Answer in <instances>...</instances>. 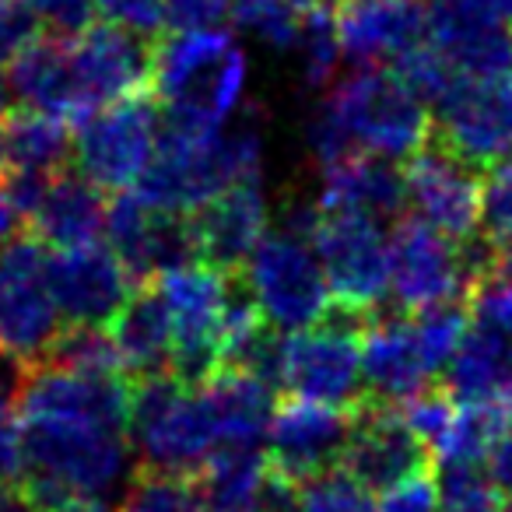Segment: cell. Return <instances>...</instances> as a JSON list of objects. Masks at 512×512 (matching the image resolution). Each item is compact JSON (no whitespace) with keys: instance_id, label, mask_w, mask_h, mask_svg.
<instances>
[{"instance_id":"36","label":"cell","mask_w":512,"mask_h":512,"mask_svg":"<svg viewBox=\"0 0 512 512\" xmlns=\"http://www.w3.org/2000/svg\"><path fill=\"white\" fill-rule=\"evenodd\" d=\"M299 53H302V67H306V85L309 88H323L330 78L337 74L341 64V39H337V25H334V11L316 4L313 11L302 15V29H299Z\"/></svg>"},{"instance_id":"35","label":"cell","mask_w":512,"mask_h":512,"mask_svg":"<svg viewBox=\"0 0 512 512\" xmlns=\"http://www.w3.org/2000/svg\"><path fill=\"white\" fill-rule=\"evenodd\" d=\"M467 302H449V306H435L425 309V313L411 316V330H414V344H418L421 358L432 369V376H439L442 369H449L456 348L467 337Z\"/></svg>"},{"instance_id":"1","label":"cell","mask_w":512,"mask_h":512,"mask_svg":"<svg viewBox=\"0 0 512 512\" xmlns=\"http://www.w3.org/2000/svg\"><path fill=\"white\" fill-rule=\"evenodd\" d=\"M260 155V127L249 116L232 130H190L165 120L134 193L155 211L193 214L232 186L260 179Z\"/></svg>"},{"instance_id":"23","label":"cell","mask_w":512,"mask_h":512,"mask_svg":"<svg viewBox=\"0 0 512 512\" xmlns=\"http://www.w3.org/2000/svg\"><path fill=\"white\" fill-rule=\"evenodd\" d=\"M362 379L365 397L383 407L411 404L432 390L435 376L414 344L411 316H372L362 334Z\"/></svg>"},{"instance_id":"58","label":"cell","mask_w":512,"mask_h":512,"mask_svg":"<svg viewBox=\"0 0 512 512\" xmlns=\"http://www.w3.org/2000/svg\"><path fill=\"white\" fill-rule=\"evenodd\" d=\"M505 407H509V418H512V393H509V397H505Z\"/></svg>"},{"instance_id":"18","label":"cell","mask_w":512,"mask_h":512,"mask_svg":"<svg viewBox=\"0 0 512 512\" xmlns=\"http://www.w3.org/2000/svg\"><path fill=\"white\" fill-rule=\"evenodd\" d=\"M46 281L60 316L71 327H109L137 288L127 267L120 264V256L106 246L53 253Z\"/></svg>"},{"instance_id":"7","label":"cell","mask_w":512,"mask_h":512,"mask_svg":"<svg viewBox=\"0 0 512 512\" xmlns=\"http://www.w3.org/2000/svg\"><path fill=\"white\" fill-rule=\"evenodd\" d=\"M239 278L260 306L264 320L281 334H299V330L316 327L334 306L320 256L313 253L309 242L288 232L267 235L246 260Z\"/></svg>"},{"instance_id":"43","label":"cell","mask_w":512,"mask_h":512,"mask_svg":"<svg viewBox=\"0 0 512 512\" xmlns=\"http://www.w3.org/2000/svg\"><path fill=\"white\" fill-rule=\"evenodd\" d=\"M36 11L43 36L60 43H78L85 32L95 29V0H29Z\"/></svg>"},{"instance_id":"24","label":"cell","mask_w":512,"mask_h":512,"mask_svg":"<svg viewBox=\"0 0 512 512\" xmlns=\"http://www.w3.org/2000/svg\"><path fill=\"white\" fill-rule=\"evenodd\" d=\"M407 207V183L404 172L390 158L379 155H355L348 162L334 165L323 176L320 211L323 214H362L376 221H404Z\"/></svg>"},{"instance_id":"16","label":"cell","mask_w":512,"mask_h":512,"mask_svg":"<svg viewBox=\"0 0 512 512\" xmlns=\"http://www.w3.org/2000/svg\"><path fill=\"white\" fill-rule=\"evenodd\" d=\"M155 46L158 43H151V39L113 29L106 22L95 25L92 32H85L78 43H71L85 120L99 113V109L113 106V102L151 92Z\"/></svg>"},{"instance_id":"48","label":"cell","mask_w":512,"mask_h":512,"mask_svg":"<svg viewBox=\"0 0 512 512\" xmlns=\"http://www.w3.org/2000/svg\"><path fill=\"white\" fill-rule=\"evenodd\" d=\"M25 477V453H22V414L18 404L0 400V484Z\"/></svg>"},{"instance_id":"31","label":"cell","mask_w":512,"mask_h":512,"mask_svg":"<svg viewBox=\"0 0 512 512\" xmlns=\"http://www.w3.org/2000/svg\"><path fill=\"white\" fill-rule=\"evenodd\" d=\"M271 463L264 446H218L200 467L197 481L211 512H249L260 498Z\"/></svg>"},{"instance_id":"44","label":"cell","mask_w":512,"mask_h":512,"mask_svg":"<svg viewBox=\"0 0 512 512\" xmlns=\"http://www.w3.org/2000/svg\"><path fill=\"white\" fill-rule=\"evenodd\" d=\"M95 11L113 29L134 32L141 39L158 43L165 32V4L162 0H95Z\"/></svg>"},{"instance_id":"19","label":"cell","mask_w":512,"mask_h":512,"mask_svg":"<svg viewBox=\"0 0 512 512\" xmlns=\"http://www.w3.org/2000/svg\"><path fill=\"white\" fill-rule=\"evenodd\" d=\"M22 418H60L81 425L127 432L130 376H78V372L32 365L29 386L18 404Z\"/></svg>"},{"instance_id":"20","label":"cell","mask_w":512,"mask_h":512,"mask_svg":"<svg viewBox=\"0 0 512 512\" xmlns=\"http://www.w3.org/2000/svg\"><path fill=\"white\" fill-rule=\"evenodd\" d=\"M432 463L435 460L428 446L411 432V425L397 407H383L369 400L355 411V428H351L341 467L362 488L390 491L393 484L421 474Z\"/></svg>"},{"instance_id":"56","label":"cell","mask_w":512,"mask_h":512,"mask_svg":"<svg viewBox=\"0 0 512 512\" xmlns=\"http://www.w3.org/2000/svg\"><path fill=\"white\" fill-rule=\"evenodd\" d=\"M60 512H109V509H106V502H88V498H81V502H71Z\"/></svg>"},{"instance_id":"30","label":"cell","mask_w":512,"mask_h":512,"mask_svg":"<svg viewBox=\"0 0 512 512\" xmlns=\"http://www.w3.org/2000/svg\"><path fill=\"white\" fill-rule=\"evenodd\" d=\"M0 155H4V169L57 176L74 158L71 123L32 113V109H15L0 123Z\"/></svg>"},{"instance_id":"22","label":"cell","mask_w":512,"mask_h":512,"mask_svg":"<svg viewBox=\"0 0 512 512\" xmlns=\"http://www.w3.org/2000/svg\"><path fill=\"white\" fill-rule=\"evenodd\" d=\"M190 225L197 235L200 264L214 267L225 278L242 274L256 246L267 239V197L260 179H249L214 197L190 214Z\"/></svg>"},{"instance_id":"53","label":"cell","mask_w":512,"mask_h":512,"mask_svg":"<svg viewBox=\"0 0 512 512\" xmlns=\"http://www.w3.org/2000/svg\"><path fill=\"white\" fill-rule=\"evenodd\" d=\"M470 4L488 18H495V22L512 25V0H470Z\"/></svg>"},{"instance_id":"21","label":"cell","mask_w":512,"mask_h":512,"mask_svg":"<svg viewBox=\"0 0 512 512\" xmlns=\"http://www.w3.org/2000/svg\"><path fill=\"white\" fill-rule=\"evenodd\" d=\"M428 46L460 78L488 81L512 74V32L470 0H432Z\"/></svg>"},{"instance_id":"41","label":"cell","mask_w":512,"mask_h":512,"mask_svg":"<svg viewBox=\"0 0 512 512\" xmlns=\"http://www.w3.org/2000/svg\"><path fill=\"white\" fill-rule=\"evenodd\" d=\"M456 411H460V407H456L453 393L439 383V386H432V390L421 393V397H414L411 404H404L400 414H404V421L411 425V432L428 446V453H435L442 435H446L449 425H453Z\"/></svg>"},{"instance_id":"50","label":"cell","mask_w":512,"mask_h":512,"mask_svg":"<svg viewBox=\"0 0 512 512\" xmlns=\"http://www.w3.org/2000/svg\"><path fill=\"white\" fill-rule=\"evenodd\" d=\"M488 477H491V484L502 491V498H512V425L505 428L502 439H498L495 449H491Z\"/></svg>"},{"instance_id":"29","label":"cell","mask_w":512,"mask_h":512,"mask_svg":"<svg viewBox=\"0 0 512 512\" xmlns=\"http://www.w3.org/2000/svg\"><path fill=\"white\" fill-rule=\"evenodd\" d=\"M200 390L207 393L214 407L221 446H264L267 432H271V418L278 411L271 386L246 376V372L221 369Z\"/></svg>"},{"instance_id":"26","label":"cell","mask_w":512,"mask_h":512,"mask_svg":"<svg viewBox=\"0 0 512 512\" xmlns=\"http://www.w3.org/2000/svg\"><path fill=\"white\" fill-rule=\"evenodd\" d=\"M8 78L22 109L57 116V120L67 123H85L71 43H60V39L50 36L36 39L29 50L11 60Z\"/></svg>"},{"instance_id":"6","label":"cell","mask_w":512,"mask_h":512,"mask_svg":"<svg viewBox=\"0 0 512 512\" xmlns=\"http://www.w3.org/2000/svg\"><path fill=\"white\" fill-rule=\"evenodd\" d=\"M372 316L330 306L323 323L299 330V334H288V397L313 400V404L323 407H341V411H358L362 404H369L362 379V334Z\"/></svg>"},{"instance_id":"9","label":"cell","mask_w":512,"mask_h":512,"mask_svg":"<svg viewBox=\"0 0 512 512\" xmlns=\"http://www.w3.org/2000/svg\"><path fill=\"white\" fill-rule=\"evenodd\" d=\"M50 253L36 235L0 246V348L39 365L60 337V309L46 281Z\"/></svg>"},{"instance_id":"38","label":"cell","mask_w":512,"mask_h":512,"mask_svg":"<svg viewBox=\"0 0 512 512\" xmlns=\"http://www.w3.org/2000/svg\"><path fill=\"white\" fill-rule=\"evenodd\" d=\"M232 18L239 29L253 32L256 39H264L271 46L299 43L302 15L288 8V4H281V0H235Z\"/></svg>"},{"instance_id":"54","label":"cell","mask_w":512,"mask_h":512,"mask_svg":"<svg viewBox=\"0 0 512 512\" xmlns=\"http://www.w3.org/2000/svg\"><path fill=\"white\" fill-rule=\"evenodd\" d=\"M11 102H15V92H11V78H8V71L0 67V123L15 113V109H11Z\"/></svg>"},{"instance_id":"33","label":"cell","mask_w":512,"mask_h":512,"mask_svg":"<svg viewBox=\"0 0 512 512\" xmlns=\"http://www.w3.org/2000/svg\"><path fill=\"white\" fill-rule=\"evenodd\" d=\"M116 512H211V505L193 474L141 467Z\"/></svg>"},{"instance_id":"13","label":"cell","mask_w":512,"mask_h":512,"mask_svg":"<svg viewBox=\"0 0 512 512\" xmlns=\"http://www.w3.org/2000/svg\"><path fill=\"white\" fill-rule=\"evenodd\" d=\"M106 239L137 288L155 285L162 274L200 264L190 214L155 211L134 190H123L109 200Z\"/></svg>"},{"instance_id":"51","label":"cell","mask_w":512,"mask_h":512,"mask_svg":"<svg viewBox=\"0 0 512 512\" xmlns=\"http://www.w3.org/2000/svg\"><path fill=\"white\" fill-rule=\"evenodd\" d=\"M0 512H46L22 481L0 484Z\"/></svg>"},{"instance_id":"39","label":"cell","mask_w":512,"mask_h":512,"mask_svg":"<svg viewBox=\"0 0 512 512\" xmlns=\"http://www.w3.org/2000/svg\"><path fill=\"white\" fill-rule=\"evenodd\" d=\"M302 512H379L369 488L355 481L344 467L302 484Z\"/></svg>"},{"instance_id":"28","label":"cell","mask_w":512,"mask_h":512,"mask_svg":"<svg viewBox=\"0 0 512 512\" xmlns=\"http://www.w3.org/2000/svg\"><path fill=\"white\" fill-rule=\"evenodd\" d=\"M442 386L460 404H505L512 393V334L470 327L442 376Z\"/></svg>"},{"instance_id":"55","label":"cell","mask_w":512,"mask_h":512,"mask_svg":"<svg viewBox=\"0 0 512 512\" xmlns=\"http://www.w3.org/2000/svg\"><path fill=\"white\" fill-rule=\"evenodd\" d=\"M491 179H495V183H505V186H512V155L505 158V162H498L495 169L488 172Z\"/></svg>"},{"instance_id":"49","label":"cell","mask_w":512,"mask_h":512,"mask_svg":"<svg viewBox=\"0 0 512 512\" xmlns=\"http://www.w3.org/2000/svg\"><path fill=\"white\" fill-rule=\"evenodd\" d=\"M29 376H32V365L25 358L11 355L8 348H0V400L4 404H22Z\"/></svg>"},{"instance_id":"15","label":"cell","mask_w":512,"mask_h":512,"mask_svg":"<svg viewBox=\"0 0 512 512\" xmlns=\"http://www.w3.org/2000/svg\"><path fill=\"white\" fill-rule=\"evenodd\" d=\"M351 428H355V411L288 397L281 400L271 418L267 463L274 474L288 477L302 488V484L341 467Z\"/></svg>"},{"instance_id":"10","label":"cell","mask_w":512,"mask_h":512,"mask_svg":"<svg viewBox=\"0 0 512 512\" xmlns=\"http://www.w3.org/2000/svg\"><path fill=\"white\" fill-rule=\"evenodd\" d=\"M407 204L414 207V218L432 225L453 242H467L484 225V190L488 179L481 169L463 162L456 151L428 137L425 148H418L404 165Z\"/></svg>"},{"instance_id":"17","label":"cell","mask_w":512,"mask_h":512,"mask_svg":"<svg viewBox=\"0 0 512 512\" xmlns=\"http://www.w3.org/2000/svg\"><path fill=\"white\" fill-rule=\"evenodd\" d=\"M341 53L362 67L397 64L428 43L432 0H334Z\"/></svg>"},{"instance_id":"47","label":"cell","mask_w":512,"mask_h":512,"mask_svg":"<svg viewBox=\"0 0 512 512\" xmlns=\"http://www.w3.org/2000/svg\"><path fill=\"white\" fill-rule=\"evenodd\" d=\"M379 512H439V477L435 470H421V474L407 477V481L393 484L379 498Z\"/></svg>"},{"instance_id":"25","label":"cell","mask_w":512,"mask_h":512,"mask_svg":"<svg viewBox=\"0 0 512 512\" xmlns=\"http://www.w3.org/2000/svg\"><path fill=\"white\" fill-rule=\"evenodd\" d=\"M106 214V190H99L78 169H64L53 176L29 228L43 246L64 253V249L99 246V235H106Z\"/></svg>"},{"instance_id":"4","label":"cell","mask_w":512,"mask_h":512,"mask_svg":"<svg viewBox=\"0 0 512 512\" xmlns=\"http://www.w3.org/2000/svg\"><path fill=\"white\" fill-rule=\"evenodd\" d=\"M130 435L148 470L200 474L221 446L218 418L204 390L183 386L169 369L130 379Z\"/></svg>"},{"instance_id":"46","label":"cell","mask_w":512,"mask_h":512,"mask_svg":"<svg viewBox=\"0 0 512 512\" xmlns=\"http://www.w3.org/2000/svg\"><path fill=\"white\" fill-rule=\"evenodd\" d=\"M36 39H43V25L29 0H0V64L15 60Z\"/></svg>"},{"instance_id":"2","label":"cell","mask_w":512,"mask_h":512,"mask_svg":"<svg viewBox=\"0 0 512 512\" xmlns=\"http://www.w3.org/2000/svg\"><path fill=\"white\" fill-rule=\"evenodd\" d=\"M25 488L46 512L106 502L130 470L127 432L60 418H22Z\"/></svg>"},{"instance_id":"3","label":"cell","mask_w":512,"mask_h":512,"mask_svg":"<svg viewBox=\"0 0 512 512\" xmlns=\"http://www.w3.org/2000/svg\"><path fill=\"white\" fill-rule=\"evenodd\" d=\"M246 88V57L225 32L169 36L155 46L151 95L176 127L221 130Z\"/></svg>"},{"instance_id":"52","label":"cell","mask_w":512,"mask_h":512,"mask_svg":"<svg viewBox=\"0 0 512 512\" xmlns=\"http://www.w3.org/2000/svg\"><path fill=\"white\" fill-rule=\"evenodd\" d=\"M18 225H22V218L15 214L8 193H4V186H0V246H8L11 239H18Z\"/></svg>"},{"instance_id":"5","label":"cell","mask_w":512,"mask_h":512,"mask_svg":"<svg viewBox=\"0 0 512 512\" xmlns=\"http://www.w3.org/2000/svg\"><path fill=\"white\" fill-rule=\"evenodd\" d=\"M358 148L379 158H411L432 137V109L393 67H358L327 95Z\"/></svg>"},{"instance_id":"12","label":"cell","mask_w":512,"mask_h":512,"mask_svg":"<svg viewBox=\"0 0 512 512\" xmlns=\"http://www.w3.org/2000/svg\"><path fill=\"white\" fill-rule=\"evenodd\" d=\"M432 137L474 169H495L512 155V74L456 78L432 109Z\"/></svg>"},{"instance_id":"11","label":"cell","mask_w":512,"mask_h":512,"mask_svg":"<svg viewBox=\"0 0 512 512\" xmlns=\"http://www.w3.org/2000/svg\"><path fill=\"white\" fill-rule=\"evenodd\" d=\"M313 246L330 281L334 306L362 316L379 313L390 292V242L376 221L362 214H323Z\"/></svg>"},{"instance_id":"8","label":"cell","mask_w":512,"mask_h":512,"mask_svg":"<svg viewBox=\"0 0 512 512\" xmlns=\"http://www.w3.org/2000/svg\"><path fill=\"white\" fill-rule=\"evenodd\" d=\"M162 109L151 92L130 95L123 102L99 109L78 123L74 134V165L99 190H134L151 165L162 137Z\"/></svg>"},{"instance_id":"37","label":"cell","mask_w":512,"mask_h":512,"mask_svg":"<svg viewBox=\"0 0 512 512\" xmlns=\"http://www.w3.org/2000/svg\"><path fill=\"white\" fill-rule=\"evenodd\" d=\"M439 512H502L505 498L481 474V467H442L439 474Z\"/></svg>"},{"instance_id":"40","label":"cell","mask_w":512,"mask_h":512,"mask_svg":"<svg viewBox=\"0 0 512 512\" xmlns=\"http://www.w3.org/2000/svg\"><path fill=\"white\" fill-rule=\"evenodd\" d=\"M467 313L474 327L502 330L512 334V271L498 267V271L484 274L481 281L467 288Z\"/></svg>"},{"instance_id":"42","label":"cell","mask_w":512,"mask_h":512,"mask_svg":"<svg viewBox=\"0 0 512 512\" xmlns=\"http://www.w3.org/2000/svg\"><path fill=\"white\" fill-rule=\"evenodd\" d=\"M309 148H313L316 162L323 165V172L334 169V165L348 162V158L362 155L355 144V137L348 134V127H344V120L334 113V106H330L327 99L316 106L313 120H309Z\"/></svg>"},{"instance_id":"34","label":"cell","mask_w":512,"mask_h":512,"mask_svg":"<svg viewBox=\"0 0 512 512\" xmlns=\"http://www.w3.org/2000/svg\"><path fill=\"white\" fill-rule=\"evenodd\" d=\"M39 365L78 372V376H127L106 327H64Z\"/></svg>"},{"instance_id":"59","label":"cell","mask_w":512,"mask_h":512,"mask_svg":"<svg viewBox=\"0 0 512 512\" xmlns=\"http://www.w3.org/2000/svg\"><path fill=\"white\" fill-rule=\"evenodd\" d=\"M0 169H4V155H0Z\"/></svg>"},{"instance_id":"45","label":"cell","mask_w":512,"mask_h":512,"mask_svg":"<svg viewBox=\"0 0 512 512\" xmlns=\"http://www.w3.org/2000/svg\"><path fill=\"white\" fill-rule=\"evenodd\" d=\"M165 29L172 36H193V32H218V25L232 15L235 0H162Z\"/></svg>"},{"instance_id":"32","label":"cell","mask_w":512,"mask_h":512,"mask_svg":"<svg viewBox=\"0 0 512 512\" xmlns=\"http://www.w3.org/2000/svg\"><path fill=\"white\" fill-rule=\"evenodd\" d=\"M509 428V407L505 404H460L449 432L435 446L432 460L439 467H481L488 463L495 442Z\"/></svg>"},{"instance_id":"27","label":"cell","mask_w":512,"mask_h":512,"mask_svg":"<svg viewBox=\"0 0 512 512\" xmlns=\"http://www.w3.org/2000/svg\"><path fill=\"white\" fill-rule=\"evenodd\" d=\"M106 330L130 379L155 376V372L169 369L176 334H172L169 306H165L162 292L155 285L134 288V295L123 302V309L113 316Z\"/></svg>"},{"instance_id":"14","label":"cell","mask_w":512,"mask_h":512,"mask_svg":"<svg viewBox=\"0 0 512 512\" xmlns=\"http://www.w3.org/2000/svg\"><path fill=\"white\" fill-rule=\"evenodd\" d=\"M390 288L404 316L463 302L467 274H463L460 242L446 239L432 225L407 214L404 221H397L390 239Z\"/></svg>"},{"instance_id":"57","label":"cell","mask_w":512,"mask_h":512,"mask_svg":"<svg viewBox=\"0 0 512 512\" xmlns=\"http://www.w3.org/2000/svg\"><path fill=\"white\" fill-rule=\"evenodd\" d=\"M281 4H288L292 11H299V15H306V11H313L320 0H281Z\"/></svg>"}]
</instances>
